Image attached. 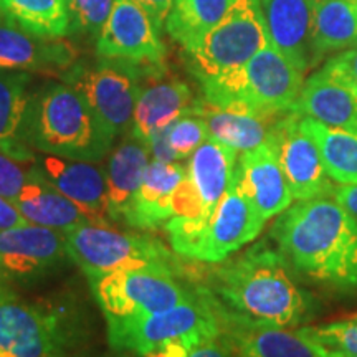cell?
Instances as JSON below:
<instances>
[{
  "label": "cell",
  "mask_w": 357,
  "mask_h": 357,
  "mask_svg": "<svg viewBox=\"0 0 357 357\" xmlns=\"http://www.w3.org/2000/svg\"><path fill=\"white\" fill-rule=\"evenodd\" d=\"M294 275L296 271L280 250L258 243L212 270L207 288L223 318L289 329L316 312V300Z\"/></svg>",
  "instance_id": "obj_1"
},
{
  "label": "cell",
  "mask_w": 357,
  "mask_h": 357,
  "mask_svg": "<svg viewBox=\"0 0 357 357\" xmlns=\"http://www.w3.org/2000/svg\"><path fill=\"white\" fill-rule=\"evenodd\" d=\"M298 275L341 293H357V220L329 197L288 207L271 230Z\"/></svg>",
  "instance_id": "obj_2"
},
{
  "label": "cell",
  "mask_w": 357,
  "mask_h": 357,
  "mask_svg": "<svg viewBox=\"0 0 357 357\" xmlns=\"http://www.w3.org/2000/svg\"><path fill=\"white\" fill-rule=\"evenodd\" d=\"M22 141L45 154L98 162L109 153L114 137L88 102L66 83H50L30 95Z\"/></svg>",
  "instance_id": "obj_3"
},
{
  "label": "cell",
  "mask_w": 357,
  "mask_h": 357,
  "mask_svg": "<svg viewBox=\"0 0 357 357\" xmlns=\"http://www.w3.org/2000/svg\"><path fill=\"white\" fill-rule=\"evenodd\" d=\"M108 326V342L114 351L139 357L171 346L197 347L223 334L220 306L208 288L195 287L189 300L171 310Z\"/></svg>",
  "instance_id": "obj_4"
},
{
  "label": "cell",
  "mask_w": 357,
  "mask_h": 357,
  "mask_svg": "<svg viewBox=\"0 0 357 357\" xmlns=\"http://www.w3.org/2000/svg\"><path fill=\"white\" fill-rule=\"evenodd\" d=\"M303 84L301 71L270 43L242 68L200 83V86L204 100L217 108L278 118L293 109Z\"/></svg>",
  "instance_id": "obj_5"
},
{
  "label": "cell",
  "mask_w": 357,
  "mask_h": 357,
  "mask_svg": "<svg viewBox=\"0 0 357 357\" xmlns=\"http://www.w3.org/2000/svg\"><path fill=\"white\" fill-rule=\"evenodd\" d=\"M86 337V319L70 301L0 305V357H73Z\"/></svg>",
  "instance_id": "obj_6"
},
{
  "label": "cell",
  "mask_w": 357,
  "mask_h": 357,
  "mask_svg": "<svg viewBox=\"0 0 357 357\" xmlns=\"http://www.w3.org/2000/svg\"><path fill=\"white\" fill-rule=\"evenodd\" d=\"M263 225L265 220L257 208L231 182L213 215L202 227H194L187 218L174 217L166 223V230L177 255L218 263L253 242Z\"/></svg>",
  "instance_id": "obj_7"
},
{
  "label": "cell",
  "mask_w": 357,
  "mask_h": 357,
  "mask_svg": "<svg viewBox=\"0 0 357 357\" xmlns=\"http://www.w3.org/2000/svg\"><path fill=\"white\" fill-rule=\"evenodd\" d=\"M270 45L261 0H235L229 10L194 45L185 48L192 73L200 83L247 65Z\"/></svg>",
  "instance_id": "obj_8"
},
{
  "label": "cell",
  "mask_w": 357,
  "mask_h": 357,
  "mask_svg": "<svg viewBox=\"0 0 357 357\" xmlns=\"http://www.w3.org/2000/svg\"><path fill=\"white\" fill-rule=\"evenodd\" d=\"M65 235L71 260L89 281L119 270L142 266H162L178 271L176 257L154 236L109 229L106 223L93 222Z\"/></svg>",
  "instance_id": "obj_9"
},
{
  "label": "cell",
  "mask_w": 357,
  "mask_h": 357,
  "mask_svg": "<svg viewBox=\"0 0 357 357\" xmlns=\"http://www.w3.org/2000/svg\"><path fill=\"white\" fill-rule=\"evenodd\" d=\"M178 271L162 266L119 270L89 281L106 324L131 321L177 306L194 294L178 283Z\"/></svg>",
  "instance_id": "obj_10"
},
{
  "label": "cell",
  "mask_w": 357,
  "mask_h": 357,
  "mask_svg": "<svg viewBox=\"0 0 357 357\" xmlns=\"http://www.w3.org/2000/svg\"><path fill=\"white\" fill-rule=\"evenodd\" d=\"M149 68L153 66L101 58L96 63H73L61 78L83 96L106 131L116 139L131 131L137 95Z\"/></svg>",
  "instance_id": "obj_11"
},
{
  "label": "cell",
  "mask_w": 357,
  "mask_h": 357,
  "mask_svg": "<svg viewBox=\"0 0 357 357\" xmlns=\"http://www.w3.org/2000/svg\"><path fill=\"white\" fill-rule=\"evenodd\" d=\"M283 169L293 199L298 202L329 197L333 178L326 171L319 149L301 124V114L291 109L276 119L268 137Z\"/></svg>",
  "instance_id": "obj_12"
},
{
  "label": "cell",
  "mask_w": 357,
  "mask_h": 357,
  "mask_svg": "<svg viewBox=\"0 0 357 357\" xmlns=\"http://www.w3.org/2000/svg\"><path fill=\"white\" fill-rule=\"evenodd\" d=\"M162 30L153 17L132 0H116L109 19L96 40V53L108 60L131 61L136 65H162L166 45Z\"/></svg>",
  "instance_id": "obj_13"
},
{
  "label": "cell",
  "mask_w": 357,
  "mask_h": 357,
  "mask_svg": "<svg viewBox=\"0 0 357 357\" xmlns=\"http://www.w3.org/2000/svg\"><path fill=\"white\" fill-rule=\"evenodd\" d=\"M0 261L13 280L37 281L73 260L65 231L25 223L0 231Z\"/></svg>",
  "instance_id": "obj_14"
},
{
  "label": "cell",
  "mask_w": 357,
  "mask_h": 357,
  "mask_svg": "<svg viewBox=\"0 0 357 357\" xmlns=\"http://www.w3.org/2000/svg\"><path fill=\"white\" fill-rule=\"evenodd\" d=\"M195 100L189 84L177 78L164 77L162 65L146 71L137 95L131 134L149 142L155 134L167 129L174 121L194 114Z\"/></svg>",
  "instance_id": "obj_15"
},
{
  "label": "cell",
  "mask_w": 357,
  "mask_h": 357,
  "mask_svg": "<svg viewBox=\"0 0 357 357\" xmlns=\"http://www.w3.org/2000/svg\"><path fill=\"white\" fill-rule=\"evenodd\" d=\"M234 182L265 222L283 213L294 200L280 160L268 142L240 154Z\"/></svg>",
  "instance_id": "obj_16"
},
{
  "label": "cell",
  "mask_w": 357,
  "mask_h": 357,
  "mask_svg": "<svg viewBox=\"0 0 357 357\" xmlns=\"http://www.w3.org/2000/svg\"><path fill=\"white\" fill-rule=\"evenodd\" d=\"M293 109L326 126L357 134V91L329 61L303 84Z\"/></svg>",
  "instance_id": "obj_17"
},
{
  "label": "cell",
  "mask_w": 357,
  "mask_h": 357,
  "mask_svg": "<svg viewBox=\"0 0 357 357\" xmlns=\"http://www.w3.org/2000/svg\"><path fill=\"white\" fill-rule=\"evenodd\" d=\"M316 0H261L270 43L303 75L316 66L312 20Z\"/></svg>",
  "instance_id": "obj_18"
},
{
  "label": "cell",
  "mask_w": 357,
  "mask_h": 357,
  "mask_svg": "<svg viewBox=\"0 0 357 357\" xmlns=\"http://www.w3.org/2000/svg\"><path fill=\"white\" fill-rule=\"evenodd\" d=\"M40 171L65 197L78 205L93 223H105L108 215L106 169L93 160L66 159L47 154L38 160Z\"/></svg>",
  "instance_id": "obj_19"
},
{
  "label": "cell",
  "mask_w": 357,
  "mask_h": 357,
  "mask_svg": "<svg viewBox=\"0 0 357 357\" xmlns=\"http://www.w3.org/2000/svg\"><path fill=\"white\" fill-rule=\"evenodd\" d=\"M236 154L235 149L208 137L189 158L185 182L202 207V220L187 218L194 227H202L213 215L218 202L230 189L238 160Z\"/></svg>",
  "instance_id": "obj_20"
},
{
  "label": "cell",
  "mask_w": 357,
  "mask_h": 357,
  "mask_svg": "<svg viewBox=\"0 0 357 357\" xmlns=\"http://www.w3.org/2000/svg\"><path fill=\"white\" fill-rule=\"evenodd\" d=\"M75 58L77 52L63 38L38 37L0 22V70L63 75Z\"/></svg>",
  "instance_id": "obj_21"
},
{
  "label": "cell",
  "mask_w": 357,
  "mask_h": 357,
  "mask_svg": "<svg viewBox=\"0 0 357 357\" xmlns=\"http://www.w3.org/2000/svg\"><path fill=\"white\" fill-rule=\"evenodd\" d=\"M187 176V166L181 162L151 160L139 189L129 204L124 223L132 229L151 230L174 218L172 199Z\"/></svg>",
  "instance_id": "obj_22"
},
{
  "label": "cell",
  "mask_w": 357,
  "mask_h": 357,
  "mask_svg": "<svg viewBox=\"0 0 357 357\" xmlns=\"http://www.w3.org/2000/svg\"><path fill=\"white\" fill-rule=\"evenodd\" d=\"M223 334L236 357H323L318 344L298 331L223 318Z\"/></svg>",
  "instance_id": "obj_23"
},
{
  "label": "cell",
  "mask_w": 357,
  "mask_h": 357,
  "mask_svg": "<svg viewBox=\"0 0 357 357\" xmlns=\"http://www.w3.org/2000/svg\"><path fill=\"white\" fill-rule=\"evenodd\" d=\"M29 223L48 227L60 231H70L91 222L86 213L55 189L40 171L38 160L30 171L24 189L15 202Z\"/></svg>",
  "instance_id": "obj_24"
},
{
  "label": "cell",
  "mask_w": 357,
  "mask_h": 357,
  "mask_svg": "<svg viewBox=\"0 0 357 357\" xmlns=\"http://www.w3.org/2000/svg\"><path fill=\"white\" fill-rule=\"evenodd\" d=\"M151 160V149L147 142L134 137L131 132L124 136L106 162L108 181V215L111 220L123 222L129 204L139 189Z\"/></svg>",
  "instance_id": "obj_25"
},
{
  "label": "cell",
  "mask_w": 357,
  "mask_h": 357,
  "mask_svg": "<svg viewBox=\"0 0 357 357\" xmlns=\"http://www.w3.org/2000/svg\"><path fill=\"white\" fill-rule=\"evenodd\" d=\"M194 114L207 123L211 139L231 147L236 153H245L265 144L271 128L280 118H266L245 109L217 108L205 100H197Z\"/></svg>",
  "instance_id": "obj_26"
},
{
  "label": "cell",
  "mask_w": 357,
  "mask_h": 357,
  "mask_svg": "<svg viewBox=\"0 0 357 357\" xmlns=\"http://www.w3.org/2000/svg\"><path fill=\"white\" fill-rule=\"evenodd\" d=\"M357 47V0H316L312 50L316 65L328 53Z\"/></svg>",
  "instance_id": "obj_27"
},
{
  "label": "cell",
  "mask_w": 357,
  "mask_h": 357,
  "mask_svg": "<svg viewBox=\"0 0 357 357\" xmlns=\"http://www.w3.org/2000/svg\"><path fill=\"white\" fill-rule=\"evenodd\" d=\"M30 75L0 70V149L24 160H37L22 141V123L29 105Z\"/></svg>",
  "instance_id": "obj_28"
},
{
  "label": "cell",
  "mask_w": 357,
  "mask_h": 357,
  "mask_svg": "<svg viewBox=\"0 0 357 357\" xmlns=\"http://www.w3.org/2000/svg\"><path fill=\"white\" fill-rule=\"evenodd\" d=\"M0 22L38 37L63 38L70 33L65 0H0Z\"/></svg>",
  "instance_id": "obj_29"
},
{
  "label": "cell",
  "mask_w": 357,
  "mask_h": 357,
  "mask_svg": "<svg viewBox=\"0 0 357 357\" xmlns=\"http://www.w3.org/2000/svg\"><path fill=\"white\" fill-rule=\"evenodd\" d=\"M305 131L314 139L329 177L336 184L357 185V134L326 126L301 116Z\"/></svg>",
  "instance_id": "obj_30"
},
{
  "label": "cell",
  "mask_w": 357,
  "mask_h": 357,
  "mask_svg": "<svg viewBox=\"0 0 357 357\" xmlns=\"http://www.w3.org/2000/svg\"><path fill=\"white\" fill-rule=\"evenodd\" d=\"M235 0H174L166 20L171 37L189 48L225 15Z\"/></svg>",
  "instance_id": "obj_31"
},
{
  "label": "cell",
  "mask_w": 357,
  "mask_h": 357,
  "mask_svg": "<svg viewBox=\"0 0 357 357\" xmlns=\"http://www.w3.org/2000/svg\"><path fill=\"white\" fill-rule=\"evenodd\" d=\"M298 331L328 351L357 354V318L354 316H346L329 324L306 326Z\"/></svg>",
  "instance_id": "obj_32"
},
{
  "label": "cell",
  "mask_w": 357,
  "mask_h": 357,
  "mask_svg": "<svg viewBox=\"0 0 357 357\" xmlns=\"http://www.w3.org/2000/svg\"><path fill=\"white\" fill-rule=\"evenodd\" d=\"M70 33L100 35L109 19L116 0H65Z\"/></svg>",
  "instance_id": "obj_33"
},
{
  "label": "cell",
  "mask_w": 357,
  "mask_h": 357,
  "mask_svg": "<svg viewBox=\"0 0 357 357\" xmlns=\"http://www.w3.org/2000/svg\"><path fill=\"white\" fill-rule=\"evenodd\" d=\"M167 142L177 160L187 159L208 139V128L204 118L197 114H187L174 121L167 128Z\"/></svg>",
  "instance_id": "obj_34"
},
{
  "label": "cell",
  "mask_w": 357,
  "mask_h": 357,
  "mask_svg": "<svg viewBox=\"0 0 357 357\" xmlns=\"http://www.w3.org/2000/svg\"><path fill=\"white\" fill-rule=\"evenodd\" d=\"M37 160H24L0 149V195L15 204Z\"/></svg>",
  "instance_id": "obj_35"
},
{
  "label": "cell",
  "mask_w": 357,
  "mask_h": 357,
  "mask_svg": "<svg viewBox=\"0 0 357 357\" xmlns=\"http://www.w3.org/2000/svg\"><path fill=\"white\" fill-rule=\"evenodd\" d=\"M149 357H236L225 337L220 336L213 341L205 342L197 347H184V346H171L166 349L151 354Z\"/></svg>",
  "instance_id": "obj_36"
},
{
  "label": "cell",
  "mask_w": 357,
  "mask_h": 357,
  "mask_svg": "<svg viewBox=\"0 0 357 357\" xmlns=\"http://www.w3.org/2000/svg\"><path fill=\"white\" fill-rule=\"evenodd\" d=\"M329 63L336 68L339 73L352 84L357 91V47L347 48L339 55L329 58Z\"/></svg>",
  "instance_id": "obj_37"
},
{
  "label": "cell",
  "mask_w": 357,
  "mask_h": 357,
  "mask_svg": "<svg viewBox=\"0 0 357 357\" xmlns=\"http://www.w3.org/2000/svg\"><path fill=\"white\" fill-rule=\"evenodd\" d=\"M26 218L22 215L15 204L0 195V231L15 229V227L25 225Z\"/></svg>",
  "instance_id": "obj_38"
},
{
  "label": "cell",
  "mask_w": 357,
  "mask_h": 357,
  "mask_svg": "<svg viewBox=\"0 0 357 357\" xmlns=\"http://www.w3.org/2000/svg\"><path fill=\"white\" fill-rule=\"evenodd\" d=\"M137 6H141L144 10L153 17L155 25L159 26L160 30L166 29V20L171 13L174 0H132Z\"/></svg>",
  "instance_id": "obj_39"
},
{
  "label": "cell",
  "mask_w": 357,
  "mask_h": 357,
  "mask_svg": "<svg viewBox=\"0 0 357 357\" xmlns=\"http://www.w3.org/2000/svg\"><path fill=\"white\" fill-rule=\"evenodd\" d=\"M334 200L342 205L357 220V185H342L334 190Z\"/></svg>",
  "instance_id": "obj_40"
},
{
  "label": "cell",
  "mask_w": 357,
  "mask_h": 357,
  "mask_svg": "<svg viewBox=\"0 0 357 357\" xmlns=\"http://www.w3.org/2000/svg\"><path fill=\"white\" fill-rule=\"evenodd\" d=\"M12 280L13 278L10 276V273H8L6 266H3L2 261H0V305L17 300L15 293H13L12 289Z\"/></svg>",
  "instance_id": "obj_41"
},
{
  "label": "cell",
  "mask_w": 357,
  "mask_h": 357,
  "mask_svg": "<svg viewBox=\"0 0 357 357\" xmlns=\"http://www.w3.org/2000/svg\"><path fill=\"white\" fill-rule=\"evenodd\" d=\"M314 344H316V342H314ZM318 347H319L321 356H323V357H357V354H346V352L328 351V349H324V347H321V346H318Z\"/></svg>",
  "instance_id": "obj_42"
},
{
  "label": "cell",
  "mask_w": 357,
  "mask_h": 357,
  "mask_svg": "<svg viewBox=\"0 0 357 357\" xmlns=\"http://www.w3.org/2000/svg\"><path fill=\"white\" fill-rule=\"evenodd\" d=\"M351 316H354V318H357V312H356V314H351Z\"/></svg>",
  "instance_id": "obj_43"
}]
</instances>
